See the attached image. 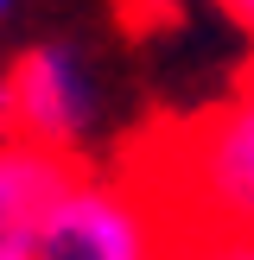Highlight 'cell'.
I'll use <instances>...</instances> for the list:
<instances>
[{
	"mask_svg": "<svg viewBox=\"0 0 254 260\" xmlns=\"http://www.w3.org/2000/svg\"><path fill=\"white\" fill-rule=\"evenodd\" d=\"M140 190L152 203H190L254 222V83H241L235 102L210 108L203 121L178 127L165 140V165L140 178Z\"/></svg>",
	"mask_w": 254,
	"mask_h": 260,
	"instance_id": "cell-1",
	"label": "cell"
},
{
	"mask_svg": "<svg viewBox=\"0 0 254 260\" xmlns=\"http://www.w3.org/2000/svg\"><path fill=\"white\" fill-rule=\"evenodd\" d=\"M32 260H159V210L134 178H83L32 235Z\"/></svg>",
	"mask_w": 254,
	"mask_h": 260,
	"instance_id": "cell-2",
	"label": "cell"
},
{
	"mask_svg": "<svg viewBox=\"0 0 254 260\" xmlns=\"http://www.w3.org/2000/svg\"><path fill=\"white\" fill-rule=\"evenodd\" d=\"M7 108H13V134L76 152V140L89 134V114H96L83 57L70 45H25L7 63Z\"/></svg>",
	"mask_w": 254,
	"mask_h": 260,
	"instance_id": "cell-3",
	"label": "cell"
},
{
	"mask_svg": "<svg viewBox=\"0 0 254 260\" xmlns=\"http://www.w3.org/2000/svg\"><path fill=\"white\" fill-rule=\"evenodd\" d=\"M83 178L89 172L76 165V152L38 146L25 134H0V241H32Z\"/></svg>",
	"mask_w": 254,
	"mask_h": 260,
	"instance_id": "cell-4",
	"label": "cell"
},
{
	"mask_svg": "<svg viewBox=\"0 0 254 260\" xmlns=\"http://www.w3.org/2000/svg\"><path fill=\"white\" fill-rule=\"evenodd\" d=\"M159 210V260H254V222L190 203H152Z\"/></svg>",
	"mask_w": 254,
	"mask_h": 260,
	"instance_id": "cell-5",
	"label": "cell"
},
{
	"mask_svg": "<svg viewBox=\"0 0 254 260\" xmlns=\"http://www.w3.org/2000/svg\"><path fill=\"white\" fill-rule=\"evenodd\" d=\"M216 7H223L235 25H248V32H254V0H216Z\"/></svg>",
	"mask_w": 254,
	"mask_h": 260,
	"instance_id": "cell-6",
	"label": "cell"
},
{
	"mask_svg": "<svg viewBox=\"0 0 254 260\" xmlns=\"http://www.w3.org/2000/svg\"><path fill=\"white\" fill-rule=\"evenodd\" d=\"M0 260H32V241H0Z\"/></svg>",
	"mask_w": 254,
	"mask_h": 260,
	"instance_id": "cell-7",
	"label": "cell"
},
{
	"mask_svg": "<svg viewBox=\"0 0 254 260\" xmlns=\"http://www.w3.org/2000/svg\"><path fill=\"white\" fill-rule=\"evenodd\" d=\"M0 134H13V108H7V76H0Z\"/></svg>",
	"mask_w": 254,
	"mask_h": 260,
	"instance_id": "cell-8",
	"label": "cell"
},
{
	"mask_svg": "<svg viewBox=\"0 0 254 260\" xmlns=\"http://www.w3.org/2000/svg\"><path fill=\"white\" fill-rule=\"evenodd\" d=\"M7 13H13V0H0V19H7Z\"/></svg>",
	"mask_w": 254,
	"mask_h": 260,
	"instance_id": "cell-9",
	"label": "cell"
},
{
	"mask_svg": "<svg viewBox=\"0 0 254 260\" xmlns=\"http://www.w3.org/2000/svg\"><path fill=\"white\" fill-rule=\"evenodd\" d=\"M248 83H254V57H248Z\"/></svg>",
	"mask_w": 254,
	"mask_h": 260,
	"instance_id": "cell-10",
	"label": "cell"
}]
</instances>
